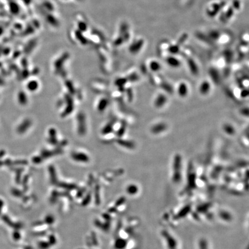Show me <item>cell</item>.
Here are the masks:
<instances>
[{
    "instance_id": "cell-5",
    "label": "cell",
    "mask_w": 249,
    "mask_h": 249,
    "mask_svg": "<svg viewBox=\"0 0 249 249\" xmlns=\"http://www.w3.org/2000/svg\"><path fill=\"white\" fill-rule=\"evenodd\" d=\"M212 89L211 84L207 80L203 81L199 85L198 91L202 96H206L210 93Z\"/></svg>"
},
{
    "instance_id": "cell-2",
    "label": "cell",
    "mask_w": 249,
    "mask_h": 249,
    "mask_svg": "<svg viewBox=\"0 0 249 249\" xmlns=\"http://www.w3.org/2000/svg\"><path fill=\"white\" fill-rule=\"evenodd\" d=\"M168 102V98L164 93H160L154 99L153 105L155 108L160 109L164 107Z\"/></svg>"
},
{
    "instance_id": "cell-8",
    "label": "cell",
    "mask_w": 249,
    "mask_h": 249,
    "mask_svg": "<svg viewBox=\"0 0 249 249\" xmlns=\"http://www.w3.org/2000/svg\"><path fill=\"white\" fill-rule=\"evenodd\" d=\"M149 68L150 70L154 72H158L161 69V65L158 62L153 61H151L149 64Z\"/></svg>"
},
{
    "instance_id": "cell-6",
    "label": "cell",
    "mask_w": 249,
    "mask_h": 249,
    "mask_svg": "<svg viewBox=\"0 0 249 249\" xmlns=\"http://www.w3.org/2000/svg\"><path fill=\"white\" fill-rule=\"evenodd\" d=\"M223 130L224 133L230 136H234L236 133V129L232 124L229 123H226L223 126Z\"/></svg>"
},
{
    "instance_id": "cell-7",
    "label": "cell",
    "mask_w": 249,
    "mask_h": 249,
    "mask_svg": "<svg viewBox=\"0 0 249 249\" xmlns=\"http://www.w3.org/2000/svg\"><path fill=\"white\" fill-rule=\"evenodd\" d=\"M166 61L168 65L172 68H178L180 65V61L174 57H168Z\"/></svg>"
},
{
    "instance_id": "cell-13",
    "label": "cell",
    "mask_w": 249,
    "mask_h": 249,
    "mask_svg": "<svg viewBox=\"0 0 249 249\" xmlns=\"http://www.w3.org/2000/svg\"><path fill=\"white\" fill-rule=\"evenodd\" d=\"M232 14H233V11H232V10L231 9H230V10L228 11V12H227V15H226V16H227V17H230L232 16Z\"/></svg>"
},
{
    "instance_id": "cell-14",
    "label": "cell",
    "mask_w": 249,
    "mask_h": 249,
    "mask_svg": "<svg viewBox=\"0 0 249 249\" xmlns=\"http://www.w3.org/2000/svg\"><path fill=\"white\" fill-rule=\"evenodd\" d=\"M234 7L236 8H239V3L238 1H235L234 2Z\"/></svg>"
},
{
    "instance_id": "cell-1",
    "label": "cell",
    "mask_w": 249,
    "mask_h": 249,
    "mask_svg": "<svg viewBox=\"0 0 249 249\" xmlns=\"http://www.w3.org/2000/svg\"><path fill=\"white\" fill-rule=\"evenodd\" d=\"M182 160L181 156L176 154L173 160V176L172 179L175 182H178L180 180L182 176Z\"/></svg>"
},
{
    "instance_id": "cell-11",
    "label": "cell",
    "mask_w": 249,
    "mask_h": 249,
    "mask_svg": "<svg viewBox=\"0 0 249 249\" xmlns=\"http://www.w3.org/2000/svg\"><path fill=\"white\" fill-rule=\"evenodd\" d=\"M144 43V42H142V41H139L137 44H136V47H134V49H133V51L134 52H136V51H138V50H139L141 48V47H142V44Z\"/></svg>"
},
{
    "instance_id": "cell-12",
    "label": "cell",
    "mask_w": 249,
    "mask_h": 249,
    "mask_svg": "<svg viewBox=\"0 0 249 249\" xmlns=\"http://www.w3.org/2000/svg\"><path fill=\"white\" fill-rule=\"evenodd\" d=\"M178 50H179L178 47H177L176 46H174L170 48V52L172 54H176L178 52Z\"/></svg>"
},
{
    "instance_id": "cell-9",
    "label": "cell",
    "mask_w": 249,
    "mask_h": 249,
    "mask_svg": "<svg viewBox=\"0 0 249 249\" xmlns=\"http://www.w3.org/2000/svg\"><path fill=\"white\" fill-rule=\"evenodd\" d=\"M188 65L190 68L191 72L193 73V75H197L198 73V68L196 64L194 61L192 59L188 60Z\"/></svg>"
},
{
    "instance_id": "cell-10",
    "label": "cell",
    "mask_w": 249,
    "mask_h": 249,
    "mask_svg": "<svg viewBox=\"0 0 249 249\" xmlns=\"http://www.w3.org/2000/svg\"><path fill=\"white\" fill-rule=\"evenodd\" d=\"M219 73H217V72L216 71H215L214 69H212L211 71H210V76H211V77H213V76H214V78H213V79H214V80L216 81H218V79H219V75H218Z\"/></svg>"
},
{
    "instance_id": "cell-4",
    "label": "cell",
    "mask_w": 249,
    "mask_h": 249,
    "mask_svg": "<svg viewBox=\"0 0 249 249\" xmlns=\"http://www.w3.org/2000/svg\"><path fill=\"white\" fill-rule=\"evenodd\" d=\"M167 129V124L164 122H159L150 128V132L153 134H159L166 131Z\"/></svg>"
},
{
    "instance_id": "cell-3",
    "label": "cell",
    "mask_w": 249,
    "mask_h": 249,
    "mask_svg": "<svg viewBox=\"0 0 249 249\" xmlns=\"http://www.w3.org/2000/svg\"><path fill=\"white\" fill-rule=\"evenodd\" d=\"M177 94L181 98H184L188 97L189 93V88L188 85L185 82L179 83L176 88Z\"/></svg>"
}]
</instances>
